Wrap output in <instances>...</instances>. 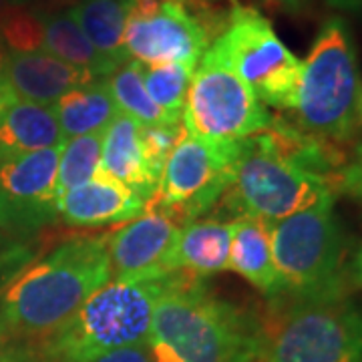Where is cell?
Segmentation results:
<instances>
[{"label":"cell","mask_w":362,"mask_h":362,"mask_svg":"<svg viewBox=\"0 0 362 362\" xmlns=\"http://www.w3.org/2000/svg\"><path fill=\"white\" fill-rule=\"evenodd\" d=\"M192 274L169 272L109 280L42 342L51 362H93L113 350L145 342L157 302Z\"/></svg>","instance_id":"obj_4"},{"label":"cell","mask_w":362,"mask_h":362,"mask_svg":"<svg viewBox=\"0 0 362 362\" xmlns=\"http://www.w3.org/2000/svg\"><path fill=\"white\" fill-rule=\"evenodd\" d=\"M324 2L337 11L362 14V0H324Z\"/></svg>","instance_id":"obj_34"},{"label":"cell","mask_w":362,"mask_h":362,"mask_svg":"<svg viewBox=\"0 0 362 362\" xmlns=\"http://www.w3.org/2000/svg\"><path fill=\"white\" fill-rule=\"evenodd\" d=\"M187 135L183 119L177 123H157V125H141V141L145 151V161L151 171L153 180L159 185L161 173L165 169L169 156L177 147V143Z\"/></svg>","instance_id":"obj_27"},{"label":"cell","mask_w":362,"mask_h":362,"mask_svg":"<svg viewBox=\"0 0 362 362\" xmlns=\"http://www.w3.org/2000/svg\"><path fill=\"white\" fill-rule=\"evenodd\" d=\"M349 280L354 286L362 288V246L356 250L349 264Z\"/></svg>","instance_id":"obj_33"},{"label":"cell","mask_w":362,"mask_h":362,"mask_svg":"<svg viewBox=\"0 0 362 362\" xmlns=\"http://www.w3.org/2000/svg\"><path fill=\"white\" fill-rule=\"evenodd\" d=\"M181 228L165 211L147 206L139 218L109 235L111 280L169 274V256Z\"/></svg>","instance_id":"obj_13"},{"label":"cell","mask_w":362,"mask_h":362,"mask_svg":"<svg viewBox=\"0 0 362 362\" xmlns=\"http://www.w3.org/2000/svg\"><path fill=\"white\" fill-rule=\"evenodd\" d=\"M270 226L254 216H235L230 268L259 290L268 302H274L280 298V276L272 254Z\"/></svg>","instance_id":"obj_18"},{"label":"cell","mask_w":362,"mask_h":362,"mask_svg":"<svg viewBox=\"0 0 362 362\" xmlns=\"http://www.w3.org/2000/svg\"><path fill=\"white\" fill-rule=\"evenodd\" d=\"M61 145L0 163V232L33 242L59 220Z\"/></svg>","instance_id":"obj_12"},{"label":"cell","mask_w":362,"mask_h":362,"mask_svg":"<svg viewBox=\"0 0 362 362\" xmlns=\"http://www.w3.org/2000/svg\"><path fill=\"white\" fill-rule=\"evenodd\" d=\"M101 153H103V133H90V135L65 139L61 147L59 173H57L59 195L97 177L101 168Z\"/></svg>","instance_id":"obj_24"},{"label":"cell","mask_w":362,"mask_h":362,"mask_svg":"<svg viewBox=\"0 0 362 362\" xmlns=\"http://www.w3.org/2000/svg\"><path fill=\"white\" fill-rule=\"evenodd\" d=\"M264 316L211 294L189 276L157 302L147 346L153 362H256Z\"/></svg>","instance_id":"obj_3"},{"label":"cell","mask_w":362,"mask_h":362,"mask_svg":"<svg viewBox=\"0 0 362 362\" xmlns=\"http://www.w3.org/2000/svg\"><path fill=\"white\" fill-rule=\"evenodd\" d=\"M259 2L266 4L268 8L288 14H300L306 6V0H259Z\"/></svg>","instance_id":"obj_32"},{"label":"cell","mask_w":362,"mask_h":362,"mask_svg":"<svg viewBox=\"0 0 362 362\" xmlns=\"http://www.w3.org/2000/svg\"><path fill=\"white\" fill-rule=\"evenodd\" d=\"M238 153L240 141H206L185 135L169 156L147 206L165 211L181 226L202 218L228 192Z\"/></svg>","instance_id":"obj_10"},{"label":"cell","mask_w":362,"mask_h":362,"mask_svg":"<svg viewBox=\"0 0 362 362\" xmlns=\"http://www.w3.org/2000/svg\"><path fill=\"white\" fill-rule=\"evenodd\" d=\"M272 123L274 115L242 78L202 57L183 105L187 135L206 141H242Z\"/></svg>","instance_id":"obj_11"},{"label":"cell","mask_w":362,"mask_h":362,"mask_svg":"<svg viewBox=\"0 0 362 362\" xmlns=\"http://www.w3.org/2000/svg\"><path fill=\"white\" fill-rule=\"evenodd\" d=\"M6 59H8V47H6V42H4L2 35H0V77H2V73H4Z\"/></svg>","instance_id":"obj_36"},{"label":"cell","mask_w":362,"mask_h":362,"mask_svg":"<svg viewBox=\"0 0 362 362\" xmlns=\"http://www.w3.org/2000/svg\"><path fill=\"white\" fill-rule=\"evenodd\" d=\"M232 221L197 218L181 228L169 256V270L207 278L230 268Z\"/></svg>","instance_id":"obj_17"},{"label":"cell","mask_w":362,"mask_h":362,"mask_svg":"<svg viewBox=\"0 0 362 362\" xmlns=\"http://www.w3.org/2000/svg\"><path fill=\"white\" fill-rule=\"evenodd\" d=\"M39 13L42 21V51L51 52L52 57L69 65L89 71L97 78H107L115 71V63L97 51L81 30L75 16L71 14V6L54 8L39 4Z\"/></svg>","instance_id":"obj_20"},{"label":"cell","mask_w":362,"mask_h":362,"mask_svg":"<svg viewBox=\"0 0 362 362\" xmlns=\"http://www.w3.org/2000/svg\"><path fill=\"white\" fill-rule=\"evenodd\" d=\"M0 35L11 52L42 51V21L39 6H13L0 18Z\"/></svg>","instance_id":"obj_26"},{"label":"cell","mask_w":362,"mask_h":362,"mask_svg":"<svg viewBox=\"0 0 362 362\" xmlns=\"http://www.w3.org/2000/svg\"><path fill=\"white\" fill-rule=\"evenodd\" d=\"M270 238L280 276V298L274 302L346 296V235L334 197L272 223Z\"/></svg>","instance_id":"obj_6"},{"label":"cell","mask_w":362,"mask_h":362,"mask_svg":"<svg viewBox=\"0 0 362 362\" xmlns=\"http://www.w3.org/2000/svg\"><path fill=\"white\" fill-rule=\"evenodd\" d=\"M145 199L119 181L97 175L59 195V220L71 228H101L139 218Z\"/></svg>","instance_id":"obj_15"},{"label":"cell","mask_w":362,"mask_h":362,"mask_svg":"<svg viewBox=\"0 0 362 362\" xmlns=\"http://www.w3.org/2000/svg\"><path fill=\"white\" fill-rule=\"evenodd\" d=\"M93 362H153V356H151V350H149L147 340H145V342L133 344L127 349L113 350V352L103 354Z\"/></svg>","instance_id":"obj_31"},{"label":"cell","mask_w":362,"mask_h":362,"mask_svg":"<svg viewBox=\"0 0 362 362\" xmlns=\"http://www.w3.org/2000/svg\"><path fill=\"white\" fill-rule=\"evenodd\" d=\"M194 71L195 69L183 63L143 65V83L149 97L169 117L183 119V105L192 85Z\"/></svg>","instance_id":"obj_25"},{"label":"cell","mask_w":362,"mask_h":362,"mask_svg":"<svg viewBox=\"0 0 362 362\" xmlns=\"http://www.w3.org/2000/svg\"><path fill=\"white\" fill-rule=\"evenodd\" d=\"M65 141L52 107L14 99L0 119V163Z\"/></svg>","instance_id":"obj_19"},{"label":"cell","mask_w":362,"mask_h":362,"mask_svg":"<svg viewBox=\"0 0 362 362\" xmlns=\"http://www.w3.org/2000/svg\"><path fill=\"white\" fill-rule=\"evenodd\" d=\"M2 78L16 99L52 107L69 90L87 85L97 77L85 69L52 57L51 52L8 51Z\"/></svg>","instance_id":"obj_14"},{"label":"cell","mask_w":362,"mask_h":362,"mask_svg":"<svg viewBox=\"0 0 362 362\" xmlns=\"http://www.w3.org/2000/svg\"><path fill=\"white\" fill-rule=\"evenodd\" d=\"M14 99V93L11 90V87L4 83V78L0 77V119L4 117V113H6V109L11 107V103H13Z\"/></svg>","instance_id":"obj_35"},{"label":"cell","mask_w":362,"mask_h":362,"mask_svg":"<svg viewBox=\"0 0 362 362\" xmlns=\"http://www.w3.org/2000/svg\"><path fill=\"white\" fill-rule=\"evenodd\" d=\"M11 8H13V6H11V4H8L6 0H0V18H2V16H4L6 13H8Z\"/></svg>","instance_id":"obj_38"},{"label":"cell","mask_w":362,"mask_h":362,"mask_svg":"<svg viewBox=\"0 0 362 362\" xmlns=\"http://www.w3.org/2000/svg\"><path fill=\"white\" fill-rule=\"evenodd\" d=\"M11 6H18V8H23V6H39L40 2H51V0H6Z\"/></svg>","instance_id":"obj_37"},{"label":"cell","mask_w":362,"mask_h":362,"mask_svg":"<svg viewBox=\"0 0 362 362\" xmlns=\"http://www.w3.org/2000/svg\"><path fill=\"white\" fill-rule=\"evenodd\" d=\"M256 362H362V310L346 296L272 302Z\"/></svg>","instance_id":"obj_7"},{"label":"cell","mask_w":362,"mask_h":362,"mask_svg":"<svg viewBox=\"0 0 362 362\" xmlns=\"http://www.w3.org/2000/svg\"><path fill=\"white\" fill-rule=\"evenodd\" d=\"M349 156L340 147L274 117L268 129L240 141L223 206L233 216L276 223L334 197L342 187Z\"/></svg>","instance_id":"obj_1"},{"label":"cell","mask_w":362,"mask_h":362,"mask_svg":"<svg viewBox=\"0 0 362 362\" xmlns=\"http://www.w3.org/2000/svg\"><path fill=\"white\" fill-rule=\"evenodd\" d=\"M361 121H362V111H361Z\"/></svg>","instance_id":"obj_39"},{"label":"cell","mask_w":362,"mask_h":362,"mask_svg":"<svg viewBox=\"0 0 362 362\" xmlns=\"http://www.w3.org/2000/svg\"><path fill=\"white\" fill-rule=\"evenodd\" d=\"M109 235H75L35 259L0 296V342H45L107 284Z\"/></svg>","instance_id":"obj_2"},{"label":"cell","mask_w":362,"mask_h":362,"mask_svg":"<svg viewBox=\"0 0 362 362\" xmlns=\"http://www.w3.org/2000/svg\"><path fill=\"white\" fill-rule=\"evenodd\" d=\"M133 0H78L71 6V14L95 45L117 66L129 61L125 52V26Z\"/></svg>","instance_id":"obj_22"},{"label":"cell","mask_w":362,"mask_h":362,"mask_svg":"<svg viewBox=\"0 0 362 362\" xmlns=\"http://www.w3.org/2000/svg\"><path fill=\"white\" fill-rule=\"evenodd\" d=\"M218 0H133L125 52L141 65L183 63L197 69L207 47L223 33L233 4Z\"/></svg>","instance_id":"obj_8"},{"label":"cell","mask_w":362,"mask_h":362,"mask_svg":"<svg viewBox=\"0 0 362 362\" xmlns=\"http://www.w3.org/2000/svg\"><path fill=\"white\" fill-rule=\"evenodd\" d=\"M0 362H51L42 342H0Z\"/></svg>","instance_id":"obj_29"},{"label":"cell","mask_w":362,"mask_h":362,"mask_svg":"<svg viewBox=\"0 0 362 362\" xmlns=\"http://www.w3.org/2000/svg\"><path fill=\"white\" fill-rule=\"evenodd\" d=\"M340 194H346L361 202L362 206V143L354 147V153L349 157V163L342 171V187Z\"/></svg>","instance_id":"obj_30"},{"label":"cell","mask_w":362,"mask_h":362,"mask_svg":"<svg viewBox=\"0 0 362 362\" xmlns=\"http://www.w3.org/2000/svg\"><path fill=\"white\" fill-rule=\"evenodd\" d=\"M109 90L115 99L117 109L137 123L157 125V123H177L181 119L169 117L159 105L149 97L143 83V65L137 61H125L107 77Z\"/></svg>","instance_id":"obj_23"},{"label":"cell","mask_w":362,"mask_h":362,"mask_svg":"<svg viewBox=\"0 0 362 362\" xmlns=\"http://www.w3.org/2000/svg\"><path fill=\"white\" fill-rule=\"evenodd\" d=\"M63 137H78L90 133H105L119 113L107 78H95L87 85L69 90L52 105Z\"/></svg>","instance_id":"obj_21"},{"label":"cell","mask_w":362,"mask_h":362,"mask_svg":"<svg viewBox=\"0 0 362 362\" xmlns=\"http://www.w3.org/2000/svg\"><path fill=\"white\" fill-rule=\"evenodd\" d=\"M204 57L228 66L264 105L280 111L292 109L302 61L280 40L258 8L235 2L223 33Z\"/></svg>","instance_id":"obj_9"},{"label":"cell","mask_w":362,"mask_h":362,"mask_svg":"<svg viewBox=\"0 0 362 362\" xmlns=\"http://www.w3.org/2000/svg\"><path fill=\"white\" fill-rule=\"evenodd\" d=\"M290 111L298 129L332 143L354 139L362 123V71L356 42L340 16L324 21L302 61Z\"/></svg>","instance_id":"obj_5"},{"label":"cell","mask_w":362,"mask_h":362,"mask_svg":"<svg viewBox=\"0 0 362 362\" xmlns=\"http://www.w3.org/2000/svg\"><path fill=\"white\" fill-rule=\"evenodd\" d=\"M37 259V246L0 232V296Z\"/></svg>","instance_id":"obj_28"},{"label":"cell","mask_w":362,"mask_h":362,"mask_svg":"<svg viewBox=\"0 0 362 362\" xmlns=\"http://www.w3.org/2000/svg\"><path fill=\"white\" fill-rule=\"evenodd\" d=\"M99 173L129 187L133 194L145 199V206L157 192V181L145 161L141 123L121 111L103 133Z\"/></svg>","instance_id":"obj_16"}]
</instances>
